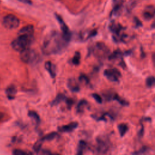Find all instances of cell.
Masks as SVG:
<instances>
[{
	"label": "cell",
	"mask_w": 155,
	"mask_h": 155,
	"mask_svg": "<svg viewBox=\"0 0 155 155\" xmlns=\"http://www.w3.org/2000/svg\"><path fill=\"white\" fill-rule=\"evenodd\" d=\"M79 80L82 83H84V84H87L89 83V79L85 75V74H81L80 76H79Z\"/></svg>",
	"instance_id": "obj_26"
},
{
	"label": "cell",
	"mask_w": 155,
	"mask_h": 155,
	"mask_svg": "<svg viewBox=\"0 0 155 155\" xmlns=\"http://www.w3.org/2000/svg\"><path fill=\"white\" fill-rule=\"evenodd\" d=\"M45 68L47 71L50 73V76L54 78L56 76V68L55 66L50 61H47L45 64Z\"/></svg>",
	"instance_id": "obj_14"
},
{
	"label": "cell",
	"mask_w": 155,
	"mask_h": 155,
	"mask_svg": "<svg viewBox=\"0 0 155 155\" xmlns=\"http://www.w3.org/2000/svg\"><path fill=\"white\" fill-rule=\"evenodd\" d=\"M34 32L33 26L31 25H28L22 27L18 32V35H24L29 37H33Z\"/></svg>",
	"instance_id": "obj_12"
},
{
	"label": "cell",
	"mask_w": 155,
	"mask_h": 155,
	"mask_svg": "<svg viewBox=\"0 0 155 155\" xmlns=\"http://www.w3.org/2000/svg\"><path fill=\"white\" fill-rule=\"evenodd\" d=\"M117 128H118V130H119L120 136L121 137H123L128 130V125L126 124H124V123H122V124H119Z\"/></svg>",
	"instance_id": "obj_17"
},
{
	"label": "cell",
	"mask_w": 155,
	"mask_h": 155,
	"mask_svg": "<svg viewBox=\"0 0 155 155\" xmlns=\"http://www.w3.org/2000/svg\"><path fill=\"white\" fill-rule=\"evenodd\" d=\"M65 99V96L63 94H59L55 99L52 101L51 105H58L59 103H60L61 101L64 100Z\"/></svg>",
	"instance_id": "obj_20"
},
{
	"label": "cell",
	"mask_w": 155,
	"mask_h": 155,
	"mask_svg": "<svg viewBox=\"0 0 155 155\" xmlns=\"http://www.w3.org/2000/svg\"><path fill=\"white\" fill-rule=\"evenodd\" d=\"M68 87L69 89L73 92L79 91L80 89L78 83L76 82V81L74 79H70L68 80Z\"/></svg>",
	"instance_id": "obj_15"
},
{
	"label": "cell",
	"mask_w": 155,
	"mask_h": 155,
	"mask_svg": "<svg viewBox=\"0 0 155 155\" xmlns=\"http://www.w3.org/2000/svg\"><path fill=\"white\" fill-rule=\"evenodd\" d=\"M2 23L6 28L15 29L19 26V20L16 16L10 14L4 18Z\"/></svg>",
	"instance_id": "obj_5"
},
{
	"label": "cell",
	"mask_w": 155,
	"mask_h": 155,
	"mask_svg": "<svg viewBox=\"0 0 155 155\" xmlns=\"http://www.w3.org/2000/svg\"><path fill=\"white\" fill-rule=\"evenodd\" d=\"M68 42L62 34L53 32L45 38L43 42L42 51L45 54L59 53L65 49Z\"/></svg>",
	"instance_id": "obj_1"
},
{
	"label": "cell",
	"mask_w": 155,
	"mask_h": 155,
	"mask_svg": "<svg viewBox=\"0 0 155 155\" xmlns=\"http://www.w3.org/2000/svg\"><path fill=\"white\" fill-rule=\"evenodd\" d=\"M88 106V102L86 100H81L78 106H77V111L78 113H82L84 111L85 108Z\"/></svg>",
	"instance_id": "obj_18"
},
{
	"label": "cell",
	"mask_w": 155,
	"mask_h": 155,
	"mask_svg": "<svg viewBox=\"0 0 155 155\" xmlns=\"http://www.w3.org/2000/svg\"><path fill=\"white\" fill-rule=\"evenodd\" d=\"M87 146V143L85 141L81 140L79 142V148H78V154H82L84 150L86 148Z\"/></svg>",
	"instance_id": "obj_23"
},
{
	"label": "cell",
	"mask_w": 155,
	"mask_h": 155,
	"mask_svg": "<svg viewBox=\"0 0 155 155\" xmlns=\"http://www.w3.org/2000/svg\"><path fill=\"white\" fill-rule=\"evenodd\" d=\"M73 101L72 99H67V105H68V107H71V105L73 104Z\"/></svg>",
	"instance_id": "obj_30"
},
{
	"label": "cell",
	"mask_w": 155,
	"mask_h": 155,
	"mask_svg": "<svg viewBox=\"0 0 155 155\" xmlns=\"http://www.w3.org/2000/svg\"><path fill=\"white\" fill-rule=\"evenodd\" d=\"M44 142V140H43L42 138L40 139L39 140H38L34 145L33 146V149H34V151L36 153H38L40 150H41V147H42V145L43 143V142Z\"/></svg>",
	"instance_id": "obj_21"
},
{
	"label": "cell",
	"mask_w": 155,
	"mask_h": 155,
	"mask_svg": "<svg viewBox=\"0 0 155 155\" xmlns=\"http://www.w3.org/2000/svg\"><path fill=\"white\" fill-rule=\"evenodd\" d=\"M143 16L145 19L150 20L155 16V7L153 6H147L143 12Z\"/></svg>",
	"instance_id": "obj_10"
},
{
	"label": "cell",
	"mask_w": 155,
	"mask_h": 155,
	"mask_svg": "<svg viewBox=\"0 0 155 155\" xmlns=\"http://www.w3.org/2000/svg\"><path fill=\"white\" fill-rule=\"evenodd\" d=\"M122 52L120 50H114L112 53L108 56V59L110 60H115L116 59H121L122 57Z\"/></svg>",
	"instance_id": "obj_16"
},
{
	"label": "cell",
	"mask_w": 155,
	"mask_h": 155,
	"mask_svg": "<svg viewBox=\"0 0 155 155\" xmlns=\"http://www.w3.org/2000/svg\"><path fill=\"white\" fill-rule=\"evenodd\" d=\"M7 97L9 99H13L15 97L16 94L17 93L16 87L14 85H10L8 86L5 90Z\"/></svg>",
	"instance_id": "obj_13"
},
{
	"label": "cell",
	"mask_w": 155,
	"mask_h": 155,
	"mask_svg": "<svg viewBox=\"0 0 155 155\" xmlns=\"http://www.w3.org/2000/svg\"><path fill=\"white\" fill-rule=\"evenodd\" d=\"M28 116L32 119V120L36 124H38L40 122V118L39 115L35 111H30L28 112Z\"/></svg>",
	"instance_id": "obj_19"
},
{
	"label": "cell",
	"mask_w": 155,
	"mask_h": 155,
	"mask_svg": "<svg viewBox=\"0 0 155 155\" xmlns=\"http://www.w3.org/2000/svg\"><path fill=\"white\" fill-rule=\"evenodd\" d=\"M58 136V134L55 132H52L51 133H49L48 134H47L46 136H45L44 137H42L43 139V140L44 141L46 140H51L53 139H54L56 136Z\"/></svg>",
	"instance_id": "obj_24"
},
{
	"label": "cell",
	"mask_w": 155,
	"mask_h": 155,
	"mask_svg": "<svg viewBox=\"0 0 155 155\" xmlns=\"http://www.w3.org/2000/svg\"><path fill=\"white\" fill-rule=\"evenodd\" d=\"M13 154L15 155H26L28 154V153L24 150H21L19 149H16L13 151Z\"/></svg>",
	"instance_id": "obj_28"
},
{
	"label": "cell",
	"mask_w": 155,
	"mask_h": 155,
	"mask_svg": "<svg viewBox=\"0 0 155 155\" xmlns=\"http://www.w3.org/2000/svg\"><path fill=\"white\" fill-rule=\"evenodd\" d=\"M96 151L98 154H106L111 148V142L107 136H99L96 139Z\"/></svg>",
	"instance_id": "obj_3"
},
{
	"label": "cell",
	"mask_w": 155,
	"mask_h": 155,
	"mask_svg": "<svg viewBox=\"0 0 155 155\" xmlns=\"http://www.w3.org/2000/svg\"><path fill=\"white\" fill-rule=\"evenodd\" d=\"M0 4H1V1H0Z\"/></svg>",
	"instance_id": "obj_33"
},
{
	"label": "cell",
	"mask_w": 155,
	"mask_h": 155,
	"mask_svg": "<svg viewBox=\"0 0 155 155\" xmlns=\"http://www.w3.org/2000/svg\"><path fill=\"white\" fill-rule=\"evenodd\" d=\"M92 52L96 58L104 59L108 55L110 50L104 43L96 42L92 48Z\"/></svg>",
	"instance_id": "obj_4"
},
{
	"label": "cell",
	"mask_w": 155,
	"mask_h": 155,
	"mask_svg": "<svg viewBox=\"0 0 155 155\" xmlns=\"http://www.w3.org/2000/svg\"><path fill=\"white\" fill-rule=\"evenodd\" d=\"M152 60H153V62L154 64L155 65V52L152 55Z\"/></svg>",
	"instance_id": "obj_31"
},
{
	"label": "cell",
	"mask_w": 155,
	"mask_h": 155,
	"mask_svg": "<svg viewBox=\"0 0 155 155\" xmlns=\"http://www.w3.org/2000/svg\"><path fill=\"white\" fill-rule=\"evenodd\" d=\"M92 96H93V97L95 99V101H96L97 102H98V103H99V104H101V103L102 102V97H101V96H99L98 94H97V93H93V94H92Z\"/></svg>",
	"instance_id": "obj_29"
},
{
	"label": "cell",
	"mask_w": 155,
	"mask_h": 155,
	"mask_svg": "<svg viewBox=\"0 0 155 155\" xmlns=\"http://www.w3.org/2000/svg\"><path fill=\"white\" fill-rule=\"evenodd\" d=\"M104 74L108 80L112 82H118L119 79L121 77L120 71L115 68L105 70Z\"/></svg>",
	"instance_id": "obj_7"
},
{
	"label": "cell",
	"mask_w": 155,
	"mask_h": 155,
	"mask_svg": "<svg viewBox=\"0 0 155 155\" xmlns=\"http://www.w3.org/2000/svg\"><path fill=\"white\" fill-rule=\"evenodd\" d=\"M105 98L107 101H110V100H115L117 101L120 104L124 106L128 105L129 104L127 101L124 100V99L121 98L117 93H107L104 95Z\"/></svg>",
	"instance_id": "obj_9"
},
{
	"label": "cell",
	"mask_w": 155,
	"mask_h": 155,
	"mask_svg": "<svg viewBox=\"0 0 155 155\" xmlns=\"http://www.w3.org/2000/svg\"><path fill=\"white\" fill-rule=\"evenodd\" d=\"M21 1H22L24 2H25V3H30V0H20Z\"/></svg>",
	"instance_id": "obj_32"
},
{
	"label": "cell",
	"mask_w": 155,
	"mask_h": 155,
	"mask_svg": "<svg viewBox=\"0 0 155 155\" xmlns=\"http://www.w3.org/2000/svg\"><path fill=\"white\" fill-rule=\"evenodd\" d=\"M155 84V78L154 76H149L146 79V85L147 87H151Z\"/></svg>",
	"instance_id": "obj_25"
},
{
	"label": "cell",
	"mask_w": 155,
	"mask_h": 155,
	"mask_svg": "<svg viewBox=\"0 0 155 155\" xmlns=\"http://www.w3.org/2000/svg\"><path fill=\"white\" fill-rule=\"evenodd\" d=\"M148 151V148L147 147H142L139 150L135 151L134 153H132L133 154H144L147 153Z\"/></svg>",
	"instance_id": "obj_27"
},
{
	"label": "cell",
	"mask_w": 155,
	"mask_h": 155,
	"mask_svg": "<svg viewBox=\"0 0 155 155\" xmlns=\"http://www.w3.org/2000/svg\"><path fill=\"white\" fill-rule=\"evenodd\" d=\"M32 37H29L24 35H19L15 39L11 44L12 47L16 51H21L25 48L28 47L31 43Z\"/></svg>",
	"instance_id": "obj_2"
},
{
	"label": "cell",
	"mask_w": 155,
	"mask_h": 155,
	"mask_svg": "<svg viewBox=\"0 0 155 155\" xmlns=\"http://www.w3.org/2000/svg\"><path fill=\"white\" fill-rule=\"evenodd\" d=\"M21 60L25 63H30L36 59V53L30 48L27 47L20 51Z\"/></svg>",
	"instance_id": "obj_6"
},
{
	"label": "cell",
	"mask_w": 155,
	"mask_h": 155,
	"mask_svg": "<svg viewBox=\"0 0 155 155\" xmlns=\"http://www.w3.org/2000/svg\"><path fill=\"white\" fill-rule=\"evenodd\" d=\"M80 59H81L80 53L77 51L75 53L73 58H72V63L75 65H78L80 63Z\"/></svg>",
	"instance_id": "obj_22"
},
{
	"label": "cell",
	"mask_w": 155,
	"mask_h": 155,
	"mask_svg": "<svg viewBox=\"0 0 155 155\" xmlns=\"http://www.w3.org/2000/svg\"><path fill=\"white\" fill-rule=\"evenodd\" d=\"M56 17H57V19H58L59 24H60V26H61V28L62 30V35L63 37L67 41L69 42V41L70 40V38H71V33H70V31L68 27L64 23V21L60 16L56 15Z\"/></svg>",
	"instance_id": "obj_8"
},
{
	"label": "cell",
	"mask_w": 155,
	"mask_h": 155,
	"mask_svg": "<svg viewBox=\"0 0 155 155\" xmlns=\"http://www.w3.org/2000/svg\"><path fill=\"white\" fill-rule=\"evenodd\" d=\"M78 125V123L76 122H72L71 123H69L68 124L65 125L61 126L58 127V130L60 132L62 133H68V132H71L73 131L75 128H77Z\"/></svg>",
	"instance_id": "obj_11"
}]
</instances>
